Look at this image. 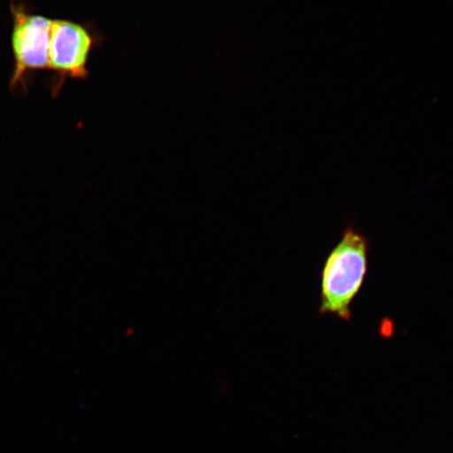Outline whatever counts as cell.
I'll use <instances>...</instances> for the list:
<instances>
[{
    "label": "cell",
    "instance_id": "1",
    "mask_svg": "<svg viewBox=\"0 0 453 453\" xmlns=\"http://www.w3.org/2000/svg\"><path fill=\"white\" fill-rule=\"evenodd\" d=\"M370 242L354 226L345 229L328 253L321 271L320 315L349 321L352 303L364 286L368 269Z\"/></svg>",
    "mask_w": 453,
    "mask_h": 453
},
{
    "label": "cell",
    "instance_id": "3",
    "mask_svg": "<svg viewBox=\"0 0 453 453\" xmlns=\"http://www.w3.org/2000/svg\"><path fill=\"white\" fill-rule=\"evenodd\" d=\"M13 15L12 47L15 66L11 88L19 87L25 73L49 69V49L52 19L28 14L19 5H11Z\"/></svg>",
    "mask_w": 453,
    "mask_h": 453
},
{
    "label": "cell",
    "instance_id": "2",
    "mask_svg": "<svg viewBox=\"0 0 453 453\" xmlns=\"http://www.w3.org/2000/svg\"><path fill=\"white\" fill-rule=\"evenodd\" d=\"M104 42V37L92 27L71 20L56 19L50 25L49 70L60 78L58 93L66 78L85 81L89 75L88 60L93 50Z\"/></svg>",
    "mask_w": 453,
    "mask_h": 453
}]
</instances>
